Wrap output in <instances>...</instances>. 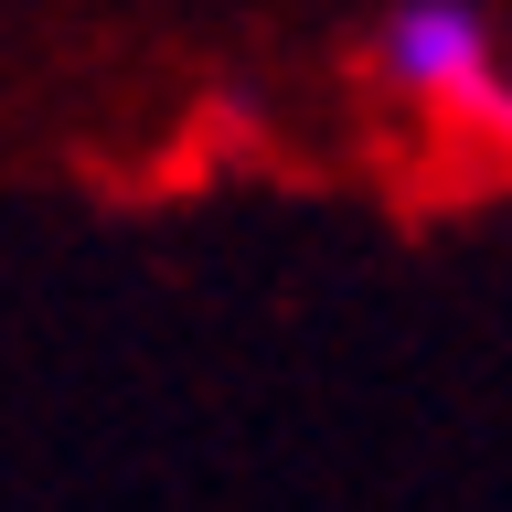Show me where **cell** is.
Instances as JSON below:
<instances>
[{
  "label": "cell",
  "mask_w": 512,
  "mask_h": 512,
  "mask_svg": "<svg viewBox=\"0 0 512 512\" xmlns=\"http://www.w3.org/2000/svg\"><path fill=\"white\" fill-rule=\"evenodd\" d=\"M374 54L384 75L448 118H480L502 128V54H491V22H480V0H395L374 22Z\"/></svg>",
  "instance_id": "cell-1"
}]
</instances>
